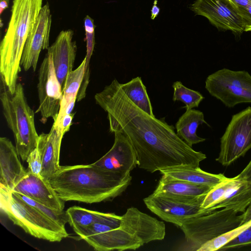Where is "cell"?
<instances>
[{
  "instance_id": "1",
  "label": "cell",
  "mask_w": 251,
  "mask_h": 251,
  "mask_svg": "<svg viewBox=\"0 0 251 251\" xmlns=\"http://www.w3.org/2000/svg\"><path fill=\"white\" fill-rule=\"evenodd\" d=\"M107 113L109 130L126 136L137 155V165L151 173L176 167H199L205 154L193 150L164 118L151 116L134 104L116 79L95 96Z\"/></svg>"
},
{
  "instance_id": "2",
  "label": "cell",
  "mask_w": 251,
  "mask_h": 251,
  "mask_svg": "<svg viewBox=\"0 0 251 251\" xmlns=\"http://www.w3.org/2000/svg\"><path fill=\"white\" fill-rule=\"evenodd\" d=\"M131 180L130 173L110 171L92 163L60 166L49 181L64 201L92 203L111 200L121 195Z\"/></svg>"
},
{
  "instance_id": "3",
  "label": "cell",
  "mask_w": 251,
  "mask_h": 251,
  "mask_svg": "<svg viewBox=\"0 0 251 251\" xmlns=\"http://www.w3.org/2000/svg\"><path fill=\"white\" fill-rule=\"evenodd\" d=\"M43 0H13L5 34L0 45L1 78L14 93L26 39L43 6Z\"/></svg>"
},
{
  "instance_id": "4",
  "label": "cell",
  "mask_w": 251,
  "mask_h": 251,
  "mask_svg": "<svg viewBox=\"0 0 251 251\" xmlns=\"http://www.w3.org/2000/svg\"><path fill=\"white\" fill-rule=\"evenodd\" d=\"M1 79L3 87L0 90V99L3 113L13 133L18 153L25 161L37 147L39 137L35 126L34 113L27 102L21 83L17 84L12 94Z\"/></svg>"
},
{
  "instance_id": "5",
  "label": "cell",
  "mask_w": 251,
  "mask_h": 251,
  "mask_svg": "<svg viewBox=\"0 0 251 251\" xmlns=\"http://www.w3.org/2000/svg\"><path fill=\"white\" fill-rule=\"evenodd\" d=\"M0 208L8 218L27 233L50 242H60L68 236L62 226L0 184Z\"/></svg>"
},
{
  "instance_id": "6",
  "label": "cell",
  "mask_w": 251,
  "mask_h": 251,
  "mask_svg": "<svg viewBox=\"0 0 251 251\" xmlns=\"http://www.w3.org/2000/svg\"><path fill=\"white\" fill-rule=\"evenodd\" d=\"M245 212L221 208L185 221L179 227L188 245L187 250L196 251L204 244L247 222Z\"/></svg>"
},
{
  "instance_id": "7",
  "label": "cell",
  "mask_w": 251,
  "mask_h": 251,
  "mask_svg": "<svg viewBox=\"0 0 251 251\" xmlns=\"http://www.w3.org/2000/svg\"><path fill=\"white\" fill-rule=\"evenodd\" d=\"M205 88L228 108L251 103V75L245 70H218L207 77Z\"/></svg>"
},
{
  "instance_id": "8",
  "label": "cell",
  "mask_w": 251,
  "mask_h": 251,
  "mask_svg": "<svg viewBox=\"0 0 251 251\" xmlns=\"http://www.w3.org/2000/svg\"><path fill=\"white\" fill-rule=\"evenodd\" d=\"M251 149V107L232 115L220 139V152L216 160L228 166Z\"/></svg>"
},
{
  "instance_id": "9",
  "label": "cell",
  "mask_w": 251,
  "mask_h": 251,
  "mask_svg": "<svg viewBox=\"0 0 251 251\" xmlns=\"http://www.w3.org/2000/svg\"><path fill=\"white\" fill-rule=\"evenodd\" d=\"M205 195L184 198L151 194L143 201L147 208L162 220L180 227L191 218L210 213L201 208Z\"/></svg>"
},
{
  "instance_id": "10",
  "label": "cell",
  "mask_w": 251,
  "mask_h": 251,
  "mask_svg": "<svg viewBox=\"0 0 251 251\" xmlns=\"http://www.w3.org/2000/svg\"><path fill=\"white\" fill-rule=\"evenodd\" d=\"M39 106L36 113H40L41 122L45 124L51 118L57 119L62 99V89L57 77L51 54L47 53L39 71L37 85Z\"/></svg>"
},
{
  "instance_id": "11",
  "label": "cell",
  "mask_w": 251,
  "mask_h": 251,
  "mask_svg": "<svg viewBox=\"0 0 251 251\" xmlns=\"http://www.w3.org/2000/svg\"><path fill=\"white\" fill-rule=\"evenodd\" d=\"M99 251L135 250L144 244L135 235L120 226L95 223L77 234Z\"/></svg>"
},
{
  "instance_id": "12",
  "label": "cell",
  "mask_w": 251,
  "mask_h": 251,
  "mask_svg": "<svg viewBox=\"0 0 251 251\" xmlns=\"http://www.w3.org/2000/svg\"><path fill=\"white\" fill-rule=\"evenodd\" d=\"M190 8L196 14L206 18L220 31L229 30L237 37L245 31L244 19L230 0H196Z\"/></svg>"
},
{
  "instance_id": "13",
  "label": "cell",
  "mask_w": 251,
  "mask_h": 251,
  "mask_svg": "<svg viewBox=\"0 0 251 251\" xmlns=\"http://www.w3.org/2000/svg\"><path fill=\"white\" fill-rule=\"evenodd\" d=\"M52 16L48 2L44 4L25 45L21 65L25 71L36 70L41 51L48 50L51 25Z\"/></svg>"
},
{
  "instance_id": "14",
  "label": "cell",
  "mask_w": 251,
  "mask_h": 251,
  "mask_svg": "<svg viewBox=\"0 0 251 251\" xmlns=\"http://www.w3.org/2000/svg\"><path fill=\"white\" fill-rule=\"evenodd\" d=\"M120 226L137 237L143 244L162 240L166 235L164 223L137 208H128L122 216Z\"/></svg>"
},
{
  "instance_id": "15",
  "label": "cell",
  "mask_w": 251,
  "mask_h": 251,
  "mask_svg": "<svg viewBox=\"0 0 251 251\" xmlns=\"http://www.w3.org/2000/svg\"><path fill=\"white\" fill-rule=\"evenodd\" d=\"M12 191L21 194L57 211H62L64 201L57 195L49 180L35 175L28 169Z\"/></svg>"
},
{
  "instance_id": "16",
  "label": "cell",
  "mask_w": 251,
  "mask_h": 251,
  "mask_svg": "<svg viewBox=\"0 0 251 251\" xmlns=\"http://www.w3.org/2000/svg\"><path fill=\"white\" fill-rule=\"evenodd\" d=\"M114 133V142L112 148L93 164L110 171L130 173L137 165L136 152L126 135L120 132Z\"/></svg>"
},
{
  "instance_id": "17",
  "label": "cell",
  "mask_w": 251,
  "mask_h": 251,
  "mask_svg": "<svg viewBox=\"0 0 251 251\" xmlns=\"http://www.w3.org/2000/svg\"><path fill=\"white\" fill-rule=\"evenodd\" d=\"M74 32L72 29L61 31L54 42L47 50L52 57L57 77L62 89L68 74L73 70L76 53V44L73 41Z\"/></svg>"
},
{
  "instance_id": "18",
  "label": "cell",
  "mask_w": 251,
  "mask_h": 251,
  "mask_svg": "<svg viewBox=\"0 0 251 251\" xmlns=\"http://www.w3.org/2000/svg\"><path fill=\"white\" fill-rule=\"evenodd\" d=\"M65 134L59 126L53 124L48 133L39 135L37 148L42 158L41 176L47 180L58 171L61 145Z\"/></svg>"
},
{
  "instance_id": "19",
  "label": "cell",
  "mask_w": 251,
  "mask_h": 251,
  "mask_svg": "<svg viewBox=\"0 0 251 251\" xmlns=\"http://www.w3.org/2000/svg\"><path fill=\"white\" fill-rule=\"evenodd\" d=\"M19 154L11 141L0 138V184L12 191L17 183L25 176V170Z\"/></svg>"
},
{
  "instance_id": "20",
  "label": "cell",
  "mask_w": 251,
  "mask_h": 251,
  "mask_svg": "<svg viewBox=\"0 0 251 251\" xmlns=\"http://www.w3.org/2000/svg\"><path fill=\"white\" fill-rule=\"evenodd\" d=\"M66 212L68 223L77 234L97 223L107 224L114 227H119L121 224L122 216L114 213L93 211L77 206H72Z\"/></svg>"
},
{
  "instance_id": "21",
  "label": "cell",
  "mask_w": 251,
  "mask_h": 251,
  "mask_svg": "<svg viewBox=\"0 0 251 251\" xmlns=\"http://www.w3.org/2000/svg\"><path fill=\"white\" fill-rule=\"evenodd\" d=\"M251 204V184L236 176L232 177L222 199L209 211L225 208L243 213Z\"/></svg>"
},
{
  "instance_id": "22",
  "label": "cell",
  "mask_w": 251,
  "mask_h": 251,
  "mask_svg": "<svg viewBox=\"0 0 251 251\" xmlns=\"http://www.w3.org/2000/svg\"><path fill=\"white\" fill-rule=\"evenodd\" d=\"M212 187L173 179L162 175L152 194L176 198H195L205 195Z\"/></svg>"
},
{
  "instance_id": "23",
  "label": "cell",
  "mask_w": 251,
  "mask_h": 251,
  "mask_svg": "<svg viewBox=\"0 0 251 251\" xmlns=\"http://www.w3.org/2000/svg\"><path fill=\"white\" fill-rule=\"evenodd\" d=\"M159 172L162 175L173 179L207 185L212 188L227 178L223 174H214L205 172L200 167L180 166L161 170Z\"/></svg>"
},
{
  "instance_id": "24",
  "label": "cell",
  "mask_w": 251,
  "mask_h": 251,
  "mask_svg": "<svg viewBox=\"0 0 251 251\" xmlns=\"http://www.w3.org/2000/svg\"><path fill=\"white\" fill-rule=\"evenodd\" d=\"M210 126L205 121L203 113L195 109L186 110L176 124V134L187 144L191 147L194 144L204 142L205 138L198 136L197 130L200 125Z\"/></svg>"
},
{
  "instance_id": "25",
  "label": "cell",
  "mask_w": 251,
  "mask_h": 251,
  "mask_svg": "<svg viewBox=\"0 0 251 251\" xmlns=\"http://www.w3.org/2000/svg\"><path fill=\"white\" fill-rule=\"evenodd\" d=\"M120 86L124 93L134 104L148 114L155 116L146 88L140 77H135L126 83H120Z\"/></svg>"
},
{
  "instance_id": "26",
  "label": "cell",
  "mask_w": 251,
  "mask_h": 251,
  "mask_svg": "<svg viewBox=\"0 0 251 251\" xmlns=\"http://www.w3.org/2000/svg\"><path fill=\"white\" fill-rule=\"evenodd\" d=\"M84 26L85 30V40L86 43V55L85 73L83 81L79 89V92L82 94H86L90 79L89 63L93 54L95 44V25L94 20L89 15H86L84 19Z\"/></svg>"
},
{
  "instance_id": "27",
  "label": "cell",
  "mask_w": 251,
  "mask_h": 251,
  "mask_svg": "<svg viewBox=\"0 0 251 251\" xmlns=\"http://www.w3.org/2000/svg\"><path fill=\"white\" fill-rule=\"evenodd\" d=\"M85 62L84 58L79 66L67 75L62 89V100L71 101L76 99L84 78Z\"/></svg>"
},
{
  "instance_id": "28",
  "label": "cell",
  "mask_w": 251,
  "mask_h": 251,
  "mask_svg": "<svg viewBox=\"0 0 251 251\" xmlns=\"http://www.w3.org/2000/svg\"><path fill=\"white\" fill-rule=\"evenodd\" d=\"M172 87L174 89L173 101L182 102L185 104L183 108L186 110L198 107L204 99L200 92L184 86L180 81L175 82Z\"/></svg>"
},
{
  "instance_id": "29",
  "label": "cell",
  "mask_w": 251,
  "mask_h": 251,
  "mask_svg": "<svg viewBox=\"0 0 251 251\" xmlns=\"http://www.w3.org/2000/svg\"><path fill=\"white\" fill-rule=\"evenodd\" d=\"M251 226V219L242 225L213 238L202 245L197 251H215L228 243Z\"/></svg>"
},
{
  "instance_id": "30",
  "label": "cell",
  "mask_w": 251,
  "mask_h": 251,
  "mask_svg": "<svg viewBox=\"0 0 251 251\" xmlns=\"http://www.w3.org/2000/svg\"><path fill=\"white\" fill-rule=\"evenodd\" d=\"M231 179L232 178L227 177L210 190L205 195L201 204V208L202 210L211 212L209 210L222 199Z\"/></svg>"
},
{
  "instance_id": "31",
  "label": "cell",
  "mask_w": 251,
  "mask_h": 251,
  "mask_svg": "<svg viewBox=\"0 0 251 251\" xmlns=\"http://www.w3.org/2000/svg\"><path fill=\"white\" fill-rule=\"evenodd\" d=\"M16 193L26 202L33 206L43 214L54 220L60 225L65 226V224L68 222V217L66 211L64 210L62 211H56L27 196L17 192Z\"/></svg>"
},
{
  "instance_id": "32",
  "label": "cell",
  "mask_w": 251,
  "mask_h": 251,
  "mask_svg": "<svg viewBox=\"0 0 251 251\" xmlns=\"http://www.w3.org/2000/svg\"><path fill=\"white\" fill-rule=\"evenodd\" d=\"M219 250H251V226Z\"/></svg>"
},
{
  "instance_id": "33",
  "label": "cell",
  "mask_w": 251,
  "mask_h": 251,
  "mask_svg": "<svg viewBox=\"0 0 251 251\" xmlns=\"http://www.w3.org/2000/svg\"><path fill=\"white\" fill-rule=\"evenodd\" d=\"M26 161L28 164V170L35 175L41 176L42 158L41 153L37 147L29 153Z\"/></svg>"
},
{
  "instance_id": "34",
  "label": "cell",
  "mask_w": 251,
  "mask_h": 251,
  "mask_svg": "<svg viewBox=\"0 0 251 251\" xmlns=\"http://www.w3.org/2000/svg\"><path fill=\"white\" fill-rule=\"evenodd\" d=\"M74 115V113L66 115L59 121L54 122L53 124L59 126L65 134L70 130Z\"/></svg>"
},
{
  "instance_id": "35",
  "label": "cell",
  "mask_w": 251,
  "mask_h": 251,
  "mask_svg": "<svg viewBox=\"0 0 251 251\" xmlns=\"http://www.w3.org/2000/svg\"><path fill=\"white\" fill-rule=\"evenodd\" d=\"M245 24V32L251 31V3L244 8L238 9Z\"/></svg>"
},
{
  "instance_id": "36",
  "label": "cell",
  "mask_w": 251,
  "mask_h": 251,
  "mask_svg": "<svg viewBox=\"0 0 251 251\" xmlns=\"http://www.w3.org/2000/svg\"><path fill=\"white\" fill-rule=\"evenodd\" d=\"M237 176L239 178L248 181L251 184V159L245 168Z\"/></svg>"
},
{
  "instance_id": "37",
  "label": "cell",
  "mask_w": 251,
  "mask_h": 251,
  "mask_svg": "<svg viewBox=\"0 0 251 251\" xmlns=\"http://www.w3.org/2000/svg\"><path fill=\"white\" fill-rule=\"evenodd\" d=\"M237 8H244L251 3V0H230Z\"/></svg>"
},
{
  "instance_id": "38",
  "label": "cell",
  "mask_w": 251,
  "mask_h": 251,
  "mask_svg": "<svg viewBox=\"0 0 251 251\" xmlns=\"http://www.w3.org/2000/svg\"><path fill=\"white\" fill-rule=\"evenodd\" d=\"M157 0H155L153 2V5L151 9V19L154 20L159 14L160 8L157 6Z\"/></svg>"
},
{
  "instance_id": "39",
  "label": "cell",
  "mask_w": 251,
  "mask_h": 251,
  "mask_svg": "<svg viewBox=\"0 0 251 251\" xmlns=\"http://www.w3.org/2000/svg\"><path fill=\"white\" fill-rule=\"evenodd\" d=\"M9 3L7 1L2 0L0 1V14L8 7Z\"/></svg>"
},
{
  "instance_id": "40",
  "label": "cell",
  "mask_w": 251,
  "mask_h": 251,
  "mask_svg": "<svg viewBox=\"0 0 251 251\" xmlns=\"http://www.w3.org/2000/svg\"><path fill=\"white\" fill-rule=\"evenodd\" d=\"M246 215L247 221L251 219V204L247 208L244 212Z\"/></svg>"
},
{
  "instance_id": "41",
  "label": "cell",
  "mask_w": 251,
  "mask_h": 251,
  "mask_svg": "<svg viewBox=\"0 0 251 251\" xmlns=\"http://www.w3.org/2000/svg\"><path fill=\"white\" fill-rule=\"evenodd\" d=\"M2 0L6 1H7L8 3H9V0H0V1H2Z\"/></svg>"
}]
</instances>
